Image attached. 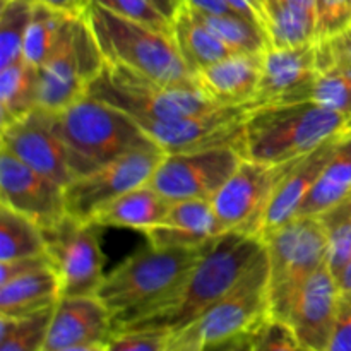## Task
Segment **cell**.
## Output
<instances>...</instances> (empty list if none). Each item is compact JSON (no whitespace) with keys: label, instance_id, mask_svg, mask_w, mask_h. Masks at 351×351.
I'll return each mask as SVG.
<instances>
[{"label":"cell","instance_id":"d6a6232c","mask_svg":"<svg viewBox=\"0 0 351 351\" xmlns=\"http://www.w3.org/2000/svg\"><path fill=\"white\" fill-rule=\"evenodd\" d=\"M33 0H5L0 9V69L23 58Z\"/></svg>","mask_w":351,"mask_h":351},{"label":"cell","instance_id":"4dcf8cb0","mask_svg":"<svg viewBox=\"0 0 351 351\" xmlns=\"http://www.w3.org/2000/svg\"><path fill=\"white\" fill-rule=\"evenodd\" d=\"M53 308L26 317L0 315V351H45Z\"/></svg>","mask_w":351,"mask_h":351},{"label":"cell","instance_id":"60d3db41","mask_svg":"<svg viewBox=\"0 0 351 351\" xmlns=\"http://www.w3.org/2000/svg\"><path fill=\"white\" fill-rule=\"evenodd\" d=\"M326 351H351V295H341L335 331Z\"/></svg>","mask_w":351,"mask_h":351},{"label":"cell","instance_id":"bcb514c9","mask_svg":"<svg viewBox=\"0 0 351 351\" xmlns=\"http://www.w3.org/2000/svg\"><path fill=\"white\" fill-rule=\"evenodd\" d=\"M321 219L324 223L339 221V219H351V192L338 206H336V208H332L331 211L322 215Z\"/></svg>","mask_w":351,"mask_h":351},{"label":"cell","instance_id":"f35d334b","mask_svg":"<svg viewBox=\"0 0 351 351\" xmlns=\"http://www.w3.org/2000/svg\"><path fill=\"white\" fill-rule=\"evenodd\" d=\"M319 43V69L328 64L346 65L351 69V29L339 36Z\"/></svg>","mask_w":351,"mask_h":351},{"label":"cell","instance_id":"b9f144b4","mask_svg":"<svg viewBox=\"0 0 351 351\" xmlns=\"http://www.w3.org/2000/svg\"><path fill=\"white\" fill-rule=\"evenodd\" d=\"M237 14L259 24L267 33V12L264 0H225ZM271 43V41H269Z\"/></svg>","mask_w":351,"mask_h":351},{"label":"cell","instance_id":"d590c367","mask_svg":"<svg viewBox=\"0 0 351 351\" xmlns=\"http://www.w3.org/2000/svg\"><path fill=\"white\" fill-rule=\"evenodd\" d=\"M351 29V0H315L317 41L331 40Z\"/></svg>","mask_w":351,"mask_h":351},{"label":"cell","instance_id":"7402d4cb","mask_svg":"<svg viewBox=\"0 0 351 351\" xmlns=\"http://www.w3.org/2000/svg\"><path fill=\"white\" fill-rule=\"evenodd\" d=\"M170 204L156 189L146 184L103 206L91 223L99 228H130L146 233L167 216Z\"/></svg>","mask_w":351,"mask_h":351},{"label":"cell","instance_id":"2e32d148","mask_svg":"<svg viewBox=\"0 0 351 351\" xmlns=\"http://www.w3.org/2000/svg\"><path fill=\"white\" fill-rule=\"evenodd\" d=\"M317 72V41L302 47H267L263 53L259 88L249 110L305 101Z\"/></svg>","mask_w":351,"mask_h":351},{"label":"cell","instance_id":"ac0fdd59","mask_svg":"<svg viewBox=\"0 0 351 351\" xmlns=\"http://www.w3.org/2000/svg\"><path fill=\"white\" fill-rule=\"evenodd\" d=\"M112 336L113 315L98 297L60 298L51 315L45 351L108 345Z\"/></svg>","mask_w":351,"mask_h":351},{"label":"cell","instance_id":"7dc6e473","mask_svg":"<svg viewBox=\"0 0 351 351\" xmlns=\"http://www.w3.org/2000/svg\"><path fill=\"white\" fill-rule=\"evenodd\" d=\"M160 12H163L168 19L173 23L175 16H177L178 9L182 5V0H149Z\"/></svg>","mask_w":351,"mask_h":351},{"label":"cell","instance_id":"44dd1931","mask_svg":"<svg viewBox=\"0 0 351 351\" xmlns=\"http://www.w3.org/2000/svg\"><path fill=\"white\" fill-rule=\"evenodd\" d=\"M263 72V53H233L202 69L195 84L218 106H247L256 98Z\"/></svg>","mask_w":351,"mask_h":351},{"label":"cell","instance_id":"d6986e66","mask_svg":"<svg viewBox=\"0 0 351 351\" xmlns=\"http://www.w3.org/2000/svg\"><path fill=\"white\" fill-rule=\"evenodd\" d=\"M346 127L341 132L335 134L329 139H326L324 143L319 144L314 151H311L308 154L295 161L293 167L285 175V178L280 182L276 191H274L269 208H267L266 216H264L261 240L266 235H269L271 232L280 228V226L287 225L288 221L297 218L302 204L308 197L314 185L317 184L319 177H321L328 161L331 160L332 153H335L336 146L341 141Z\"/></svg>","mask_w":351,"mask_h":351},{"label":"cell","instance_id":"52a82bcc","mask_svg":"<svg viewBox=\"0 0 351 351\" xmlns=\"http://www.w3.org/2000/svg\"><path fill=\"white\" fill-rule=\"evenodd\" d=\"M263 242L269 263V317L283 321L297 291L328 263V228L321 218L298 216Z\"/></svg>","mask_w":351,"mask_h":351},{"label":"cell","instance_id":"277c9868","mask_svg":"<svg viewBox=\"0 0 351 351\" xmlns=\"http://www.w3.org/2000/svg\"><path fill=\"white\" fill-rule=\"evenodd\" d=\"M350 119L312 101L250 110L243 127V158L281 165L305 156L341 132Z\"/></svg>","mask_w":351,"mask_h":351},{"label":"cell","instance_id":"603a6c76","mask_svg":"<svg viewBox=\"0 0 351 351\" xmlns=\"http://www.w3.org/2000/svg\"><path fill=\"white\" fill-rule=\"evenodd\" d=\"M60 283L51 267L0 285V315L26 317L57 305Z\"/></svg>","mask_w":351,"mask_h":351},{"label":"cell","instance_id":"7a4b0ae2","mask_svg":"<svg viewBox=\"0 0 351 351\" xmlns=\"http://www.w3.org/2000/svg\"><path fill=\"white\" fill-rule=\"evenodd\" d=\"M208 249H158L147 243L106 274L96 297L112 312L113 332L171 297Z\"/></svg>","mask_w":351,"mask_h":351},{"label":"cell","instance_id":"9a60e30c","mask_svg":"<svg viewBox=\"0 0 351 351\" xmlns=\"http://www.w3.org/2000/svg\"><path fill=\"white\" fill-rule=\"evenodd\" d=\"M0 204L31 218L41 230L67 216L65 187L29 168L5 147H0Z\"/></svg>","mask_w":351,"mask_h":351},{"label":"cell","instance_id":"1f68e13d","mask_svg":"<svg viewBox=\"0 0 351 351\" xmlns=\"http://www.w3.org/2000/svg\"><path fill=\"white\" fill-rule=\"evenodd\" d=\"M305 101L317 103L351 120V69L339 64H328L319 69Z\"/></svg>","mask_w":351,"mask_h":351},{"label":"cell","instance_id":"6da1fadb","mask_svg":"<svg viewBox=\"0 0 351 351\" xmlns=\"http://www.w3.org/2000/svg\"><path fill=\"white\" fill-rule=\"evenodd\" d=\"M264 249L266 245L257 237L225 233L209 245L171 297L115 332L167 331L173 336L191 328L235 287Z\"/></svg>","mask_w":351,"mask_h":351},{"label":"cell","instance_id":"f546056e","mask_svg":"<svg viewBox=\"0 0 351 351\" xmlns=\"http://www.w3.org/2000/svg\"><path fill=\"white\" fill-rule=\"evenodd\" d=\"M192 10L235 53L259 55L264 53L267 47H271L266 31L247 17L239 16V14L213 16V14L199 12L195 9Z\"/></svg>","mask_w":351,"mask_h":351},{"label":"cell","instance_id":"3957f363","mask_svg":"<svg viewBox=\"0 0 351 351\" xmlns=\"http://www.w3.org/2000/svg\"><path fill=\"white\" fill-rule=\"evenodd\" d=\"M57 122L74 178L132 151L156 147L132 117L89 95L57 112Z\"/></svg>","mask_w":351,"mask_h":351},{"label":"cell","instance_id":"e575fe53","mask_svg":"<svg viewBox=\"0 0 351 351\" xmlns=\"http://www.w3.org/2000/svg\"><path fill=\"white\" fill-rule=\"evenodd\" d=\"M250 351H314L305 346L285 322L269 317L250 336Z\"/></svg>","mask_w":351,"mask_h":351},{"label":"cell","instance_id":"7c38bea8","mask_svg":"<svg viewBox=\"0 0 351 351\" xmlns=\"http://www.w3.org/2000/svg\"><path fill=\"white\" fill-rule=\"evenodd\" d=\"M165 158L161 147L137 149L103 165L98 170L74 178L65 187L67 215L79 221H93V216L125 192L149 184L158 165Z\"/></svg>","mask_w":351,"mask_h":351},{"label":"cell","instance_id":"4fadbf2b","mask_svg":"<svg viewBox=\"0 0 351 351\" xmlns=\"http://www.w3.org/2000/svg\"><path fill=\"white\" fill-rule=\"evenodd\" d=\"M242 160L243 154L230 146L165 154L149 185L170 202L189 199L211 201Z\"/></svg>","mask_w":351,"mask_h":351},{"label":"cell","instance_id":"e0dca14e","mask_svg":"<svg viewBox=\"0 0 351 351\" xmlns=\"http://www.w3.org/2000/svg\"><path fill=\"white\" fill-rule=\"evenodd\" d=\"M341 291L328 263L319 267L291 300L283 321L314 351H326L338 319Z\"/></svg>","mask_w":351,"mask_h":351},{"label":"cell","instance_id":"c3c4849f","mask_svg":"<svg viewBox=\"0 0 351 351\" xmlns=\"http://www.w3.org/2000/svg\"><path fill=\"white\" fill-rule=\"evenodd\" d=\"M341 295H351V261L345 266V269L336 276Z\"/></svg>","mask_w":351,"mask_h":351},{"label":"cell","instance_id":"30bf717a","mask_svg":"<svg viewBox=\"0 0 351 351\" xmlns=\"http://www.w3.org/2000/svg\"><path fill=\"white\" fill-rule=\"evenodd\" d=\"M98 230L95 223L79 221L69 215L43 230L47 256L60 283V298L98 293L106 276Z\"/></svg>","mask_w":351,"mask_h":351},{"label":"cell","instance_id":"5bb4252c","mask_svg":"<svg viewBox=\"0 0 351 351\" xmlns=\"http://www.w3.org/2000/svg\"><path fill=\"white\" fill-rule=\"evenodd\" d=\"M0 147H5L27 167L62 187H67L74 180L58 130L57 112L38 106L29 115L2 127Z\"/></svg>","mask_w":351,"mask_h":351},{"label":"cell","instance_id":"5b68a950","mask_svg":"<svg viewBox=\"0 0 351 351\" xmlns=\"http://www.w3.org/2000/svg\"><path fill=\"white\" fill-rule=\"evenodd\" d=\"M84 16L106 64L122 65L163 84L197 86L173 34L127 19L95 2L88 3Z\"/></svg>","mask_w":351,"mask_h":351},{"label":"cell","instance_id":"f1b7e54d","mask_svg":"<svg viewBox=\"0 0 351 351\" xmlns=\"http://www.w3.org/2000/svg\"><path fill=\"white\" fill-rule=\"evenodd\" d=\"M47 254L40 225L27 216L0 204V261Z\"/></svg>","mask_w":351,"mask_h":351},{"label":"cell","instance_id":"9c48e42d","mask_svg":"<svg viewBox=\"0 0 351 351\" xmlns=\"http://www.w3.org/2000/svg\"><path fill=\"white\" fill-rule=\"evenodd\" d=\"M266 319H269V263L264 249L235 287L184 331L201 339L209 350L249 338Z\"/></svg>","mask_w":351,"mask_h":351},{"label":"cell","instance_id":"f6af8a7d","mask_svg":"<svg viewBox=\"0 0 351 351\" xmlns=\"http://www.w3.org/2000/svg\"><path fill=\"white\" fill-rule=\"evenodd\" d=\"M33 2H43L53 9L64 10V12L72 14V16H81L88 7V0H33Z\"/></svg>","mask_w":351,"mask_h":351},{"label":"cell","instance_id":"d4e9b609","mask_svg":"<svg viewBox=\"0 0 351 351\" xmlns=\"http://www.w3.org/2000/svg\"><path fill=\"white\" fill-rule=\"evenodd\" d=\"M351 192V120L298 216L321 218ZM297 216V218H298Z\"/></svg>","mask_w":351,"mask_h":351},{"label":"cell","instance_id":"816d5d0a","mask_svg":"<svg viewBox=\"0 0 351 351\" xmlns=\"http://www.w3.org/2000/svg\"><path fill=\"white\" fill-rule=\"evenodd\" d=\"M2 2H5V0H2Z\"/></svg>","mask_w":351,"mask_h":351},{"label":"cell","instance_id":"ab89813d","mask_svg":"<svg viewBox=\"0 0 351 351\" xmlns=\"http://www.w3.org/2000/svg\"><path fill=\"white\" fill-rule=\"evenodd\" d=\"M51 267L50 259L47 254L33 257H19L12 261H0V285H5L16 278L26 276V274L34 273V271Z\"/></svg>","mask_w":351,"mask_h":351},{"label":"cell","instance_id":"f907efd6","mask_svg":"<svg viewBox=\"0 0 351 351\" xmlns=\"http://www.w3.org/2000/svg\"><path fill=\"white\" fill-rule=\"evenodd\" d=\"M57 351H106V345H88V346H72V348H62Z\"/></svg>","mask_w":351,"mask_h":351},{"label":"cell","instance_id":"4316f807","mask_svg":"<svg viewBox=\"0 0 351 351\" xmlns=\"http://www.w3.org/2000/svg\"><path fill=\"white\" fill-rule=\"evenodd\" d=\"M40 106V74L24 58L0 69V120L2 127L29 115Z\"/></svg>","mask_w":351,"mask_h":351},{"label":"cell","instance_id":"ffe728a7","mask_svg":"<svg viewBox=\"0 0 351 351\" xmlns=\"http://www.w3.org/2000/svg\"><path fill=\"white\" fill-rule=\"evenodd\" d=\"M147 243L158 249H202L225 235L211 201L189 199L171 202L167 216L147 230Z\"/></svg>","mask_w":351,"mask_h":351},{"label":"cell","instance_id":"ba28073f","mask_svg":"<svg viewBox=\"0 0 351 351\" xmlns=\"http://www.w3.org/2000/svg\"><path fill=\"white\" fill-rule=\"evenodd\" d=\"M106 60L84 14L72 17L60 45L38 69L40 106L62 112L81 99L101 74Z\"/></svg>","mask_w":351,"mask_h":351},{"label":"cell","instance_id":"8fae6325","mask_svg":"<svg viewBox=\"0 0 351 351\" xmlns=\"http://www.w3.org/2000/svg\"><path fill=\"white\" fill-rule=\"evenodd\" d=\"M297 160L266 165L243 158L232 177L211 199L221 232L261 239L264 216L274 191Z\"/></svg>","mask_w":351,"mask_h":351},{"label":"cell","instance_id":"681fc988","mask_svg":"<svg viewBox=\"0 0 351 351\" xmlns=\"http://www.w3.org/2000/svg\"><path fill=\"white\" fill-rule=\"evenodd\" d=\"M225 351H250V336L239 339V341H233Z\"/></svg>","mask_w":351,"mask_h":351},{"label":"cell","instance_id":"83f0119b","mask_svg":"<svg viewBox=\"0 0 351 351\" xmlns=\"http://www.w3.org/2000/svg\"><path fill=\"white\" fill-rule=\"evenodd\" d=\"M72 17V14L53 9L43 2H33V14L24 38V60L40 69L60 45Z\"/></svg>","mask_w":351,"mask_h":351},{"label":"cell","instance_id":"8d00e7d4","mask_svg":"<svg viewBox=\"0 0 351 351\" xmlns=\"http://www.w3.org/2000/svg\"><path fill=\"white\" fill-rule=\"evenodd\" d=\"M170 341L167 331H122L112 336L106 351H167Z\"/></svg>","mask_w":351,"mask_h":351},{"label":"cell","instance_id":"ee69618b","mask_svg":"<svg viewBox=\"0 0 351 351\" xmlns=\"http://www.w3.org/2000/svg\"><path fill=\"white\" fill-rule=\"evenodd\" d=\"M167 351H208V346L191 332L182 331L178 335L171 336V341Z\"/></svg>","mask_w":351,"mask_h":351},{"label":"cell","instance_id":"484cf974","mask_svg":"<svg viewBox=\"0 0 351 351\" xmlns=\"http://www.w3.org/2000/svg\"><path fill=\"white\" fill-rule=\"evenodd\" d=\"M271 47H302L317 41L315 0H264Z\"/></svg>","mask_w":351,"mask_h":351},{"label":"cell","instance_id":"74e56055","mask_svg":"<svg viewBox=\"0 0 351 351\" xmlns=\"http://www.w3.org/2000/svg\"><path fill=\"white\" fill-rule=\"evenodd\" d=\"M324 225L328 228V266L336 278L351 261V219Z\"/></svg>","mask_w":351,"mask_h":351},{"label":"cell","instance_id":"836d02e7","mask_svg":"<svg viewBox=\"0 0 351 351\" xmlns=\"http://www.w3.org/2000/svg\"><path fill=\"white\" fill-rule=\"evenodd\" d=\"M88 2H95L127 19L143 23L167 34H173V23L149 0H88Z\"/></svg>","mask_w":351,"mask_h":351},{"label":"cell","instance_id":"7bdbcfd3","mask_svg":"<svg viewBox=\"0 0 351 351\" xmlns=\"http://www.w3.org/2000/svg\"><path fill=\"white\" fill-rule=\"evenodd\" d=\"M192 9L204 14H213V16H233L237 14L225 0H182ZM240 16V14H239Z\"/></svg>","mask_w":351,"mask_h":351},{"label":"cell","instance_id":"cb8c5ba5","mask_svg":"<svg viewBox=\"0 0 351 351\" xmlns=\"http://www.w3.org/2000/svg\"><path fill=\"white\" fill-rule=\"evenodd\" d=\"M173 40L189 71L194 75L235 53L184 2L173 19Z\"/></svg>","mask_w":351,"mask_h":351},{"label":"cell","instance_id":"8992f818","mask_svg":"<svg viewBox=\"0 0 351 351\" xmlns=\"http://www.w3.org/2000/svg\"><path fill=\"white\" fill-rule=\"evenodd\" d=\"M86 95L101 99L134 119L173 120L221 108L197 86L163 84L115 64L105 65Z\"/></svg>","mask_w":351,"mask_h":351}]
</instances>
